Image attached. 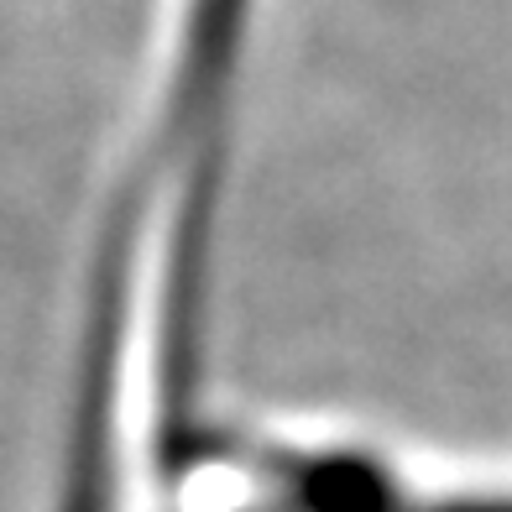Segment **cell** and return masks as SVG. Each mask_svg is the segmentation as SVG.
I'll list each match as a JSON object with an SVG mask.
<instances>
[{
  "label": "cell",
  "instance_id": "obj_1",
  "mask_svg": "<svg viewBox=\"0 0 512 512\" xmlns=\"http://www.w3.org/2000/svg\"><path fill=\"white\" fill-rule=\"evenodd\" d=\"M246 16H251V0H189L178 84H173V110H168V152L189 147L194 157H204V142L215 136V115L230 95Z\"/></svg>",
  "mask_w": 512,
  "mask_h": 512
},
{
  "label": "cell",
  "instance_id": "obj_2",
  "mask_svg": "<svg viewBox=\"0 0 512 512\" xmlns=\"http://www.w3.org/2000/svg\"><path fill=\"white\" fill-rule=\"evenodd\" d=\"M382 512H512V492H476V497H445V502H424V507H408L398 486H382Z\"/></svg>",
  "mask_w": 512,
  "mask_h": 512
}]
</instances>
